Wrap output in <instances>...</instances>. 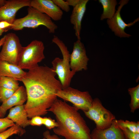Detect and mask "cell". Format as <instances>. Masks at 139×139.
Wrapping results in <instances>:
<instances>
[{
    "label": "cell",
    "mask_w": 139,
    "mask_h": 139,
    "mask_svg": "<svg viewBox=\"0 0 139 139\" xmlns=\"http://www.w3.org/2000/svg\"><path fill=\"white\" fill-rule=\"evenodd\" d=\"M52 68L38 66L29 70L20 80L26 89L27 100L24 105L28 118L44 116L57 99L56 94L62 89Z\"/></svg>",
    "instance_id": "6da1fadb"
},
{
    "label": "cell",
    "mask_w": 139,
    "mask_h": 139,
    "mask_svg": "<svg viewBox=\"0 0 139 139\" xmlns=\"http://www.w3.org/2000/svg\"><path fill=\"white\" fill-rule=\"evenodd\" d=\"M78 110L57 98L48 109L54 115L58 126L55 134L65 139H92L90 129Z\"/></svg>",
    "instance_id": "7a4b0ae2"
},
{
    "label": "cell",
    "mask_w": 139,
    "mask_h": 139,
    "mask_svg": "<svg viewBox=\"0 0 139 139\" xmlns=\"http://www.w3.org/2000/svg\"><path fill=\"white\" fill-rule=\"evenodd\" d=\"M52 41L58 46L63 56V59L56 57L53 59L51 62V68L57 75L62 88L64 89L70 86L72 79L76 73L70 69V54L64 42L56 36H54Z\"/></svg>",
    "instance_id": "3957f363"
},
{
    "label": "cell",
    "mask_w": 139,
    "mask_h": 139,
    "mask_svg": "<svg viewBox=\"0 0 139 139\" xmlns=\"http://www.w3.org/2000/svg\"><path fill=\"white\" fill-rule=\"evenodd\" d=\"M28 14L25 16L16 19L10 29L21 30L24 28L34 29L40 25L45 27L50 33H54L58 28L57 25L46 14L34 8L28 7Z\"/></svg>",
    "instance_id": "277c9868"
},
{
    "label": "cell",
    "mask_w": 139,
    "mask_h": 139,
    "mask_svg": "<svg viewBox=\"0 0 139 139\" xmlns=\"http://www.w3.org/2000/svg\"><path fill=\"white\" fill-rule=\"evenodd\" d=\"M45 46L41 41L35 40L26 47H23L17 65L22 69L28 70L37 67L45 58Z\"/></svg>",
    "instance_id": "5b68a950"
},
{
    "label": "cell",
    "mask_w": 139,
    "mask_h": 139,
    "mask_svg": "<svg viewBox=\"0 0 139 139\" xmlns=\"http://www.w3.org/2000/svg\"><path fill=\"white\" fill-rule=\"evenodd\" d=\"M56 95L64 101L71 102L77 109L83 111L88 110L93 100L88 91H81L70 86L58 91Z\"/></svg>",
    "instance_id": "8992f818"
},
{
    "label": "cell",
    "mask_w": 139,
    "mask_h": 139,
    "mask_svg": "<svg viewBox=\"0 0 139 139\" xmlns=\"http://www.w3.org/2000/svg\"><path fill=\"white\" fill-rule=\"evenodd\" d=\"M83 112L86 117L94 121L98 129H103L109 127L115 119V116L103 106L97 98L93 99L88 110Z\"/></svg>",
    "instance_id": "52a82bcc"
},
{
    "label": "cell",
    "mask_w": 139,
    "mask_h": 139,
    "mask_svg": "<svg viewBox=\"0 0 139 139\" xmlns=\"http://www.w3.org/2000/svg\"><path fill=\"white\" fill-rule=\"evenodd\" d=\"M5 40L0 52V60L17 65L22 48L18 36L10 33L6 35Z\"/></svg>",
    "instance_id": "ba28073f"
},
{
    "label": "cell",
    "mask_w": 139,
    "mask_h": 139,
    "mask_svg": "<svg viewBox=\"0 0 139 139\" xmlns=\"http://www.w3.org/2000/svg\"><path fill=\"white\" fill-rule=\"evenodd\" d=\"M128 2V0H120L119 3V5L113 16L111 19L107 20V23L109 28L116 36L121 38H128L131 36L125 32V29L126 27H130L139 21L138 17L133 22L126 23L121 18V10L123 7L127 4Z\"/></svg>",
    "instance_id": "9c48e42d"
},
{
    "label": "cell",
    "mask_w": 139,
    "mask_h": 139,
    "mask_svg": "<svg viewBox=\"0 0 139 139\" xmlns=\"http://www.w3.org/2000/svg\"><path fill=\"white\" fill-rule=\"evenodd\" d=\"M89 59L85 48L81 40H77L73 44V49L70 54V67L71 70L76 72L87 69Z\"/></svg>",
    "instance_id": "30bf717a"
},
{
    "label": "cell",
    "mask_w": 139,
    "mask_h": 139,
    "mask_svg": "<svg viewBox=\"0 0 139 139\" xmlns=\"http://www.w3.org/2000/svg\"><path fill=\"white\" fill-rule=\"evenodd\" d=\"M30 0H10L0 8V21H5L12 24L16 13L21 8L30 6Z\"/></svg>",
    "instance_id": "8fae6325"
},
{
    "label": "cell",
    "mask_w": 139,
    "mask_h": 139,
    "mask_svg": "<svg viewBox=\"0 0 139 139\" xmlns=\"http://www.w3.org/2000/svg\"><path fill=\"white\" fill-rule=\"evenodd\" d=\"M30 6L46 14L55 21L61 20L63 16L62 11L52 0H31Z\"/></svg>",
    "instance_id": "7c38bea8"
},
{
    "label": "cell",
    "mask_w": 139,
    "mask_h": 139,
    "mask_svg": "<svg viewBox=\"0 0 139 139\" xmlns=\"http://www.w3.org/2000/svg\"><path fill=\"white\" fill-rule=\"evenodd\" d=\"M115 119L107 128L94 129L91 133L92 139H127L122 131L117 125Z\"/></svg>",
    "instance_id": "4fadbf2b"
},
{
    "label": "cell",
    "mask_w": 139,
    "mask_h": 139,
    "mask_svg": "<svg viewBox=\"0 0 139 139\" xmlns=\"http://www.w3.org/2000/svg\"><path fill=\"white\" fill-rule=\"evenodd\" d=\"M88 0H80L73 7L70 16V22L73 26L75 34L77 40H81L82 21L85 12Z\"/></svg>",
    "instance_id": "5bb4252c"
},
{
    "label": "cell",
    "mask_w": 139,
    "mask_h": 139,
    "mask_svg": "<svg viewBox=\"0 0 139 139\" xmlns=\"http://www.w3.org/2000/svg\"><path fill=\"white\" fill-rule=\"evenodd\" d=\"M27 100V95L25 88L20 86L11 96L0 106V114L4 117L8 109L14 106L22 105Z\"/></svg>",
    "instance_id": "9a60e30c"
},
{
    "label": "cell",
    "mask_w": 139,
    "mask_h": 139,
    "mask_svg": "<svg viewBox=\"0 0 139 139\" xmlns=\"http://www.w3.org/2000/svg\"><path fill=\"white\" fill-rule=\"evenodd\" d=\"M21 127L24 128L30 125L24 105H19L11 108L6 117Z\"/></svg>",
    "instance_id": "2e32d148"
},
{
    "label": "cell",
    "mask_w": 139,
    "mask_h": 139,
    "mask_svg": "<svg viewBox=\"0 0 139 139\" xmlns=\"http://www.w3.org/2000/svg\"><path fill=\"white\" fill-rule=\"evenodd\" d=\"M26 72L17 65L0 60V77H12L20 81Z\"/></svg>",
    "instance_id": "e0dca14e"
},
{
    "label": "cell",
    "mask_w": 139,
    "mask_h": 139,
    "mask_svg": "<svg viewBox=\"0 0 139 139\" xmlns=\"http://www.w3.org/2000/svg\"><path fill=\"white\" fill-rule=\"evenodd\" d=\"M99 2L101 4L103 11L100 19H110L114 16L116 10L115 7L117 4L116 0H99Z\"/></svg>",
    "instance_id": "ac0fdd59"
},
{
    "label": "cell",
    "mask_w": 139,
    "mask_h": 139,
    "mask_svg": "<svg viewBox=\"0 0 139 139\" xmlns=\"http://www.w3.org/2000/svg\"><path fill=\"white\" fill-rule=\"evenodd\" d=\"M128 91L131 98L129 105L131 111L134 113L139 108V84L135 87L129 88Z\"/></svg>",
    "instance_id": "d6986e66"
},
{
    "label": "cell",
    "mask_w": 139,
    "mask_h": 139,
    "mask_svg": "<svg viewBox=\"0 0 139 139\" xmlns=\"http://www.w3.org/2000/svg\"><path fill=\"white\" fill-rule=\"evenodd\" d=\"M0 87L16 91L20 86L16 79L11 77L0 76Z\"/></svg>",
    "instance_id": "ffe728a7"
},
{
    "label": "cell",
    "mask_w": 139,
    "mask_h": 139,
    "mask_svg": "<svg viewBox=\"0 0 139 139\" xmlns=\"http://www.w3.org/2000/svg\"><path fill=\"white\" fill-rule=\"evenodd\" d=\"M25 132V131L22 127L15 124L9 129L0 133V139H7L14 134L21 136Z\"/></svg>",
    "instance_id": "44dd1931"
},
{
    "label": "cell",
    "mask_w": 139,
    "mask_h": 139,
    "mask_svg": "<svg viewBox=\"0 0 139 139\" xmlns=\"http://www.w3.org/2000/svg\"><path fill=\"white\" fill-rule=\"evenodd\" d=\"M115 122L119 127L126 128L133 132L137 133L136 128V122L128 120L125 121L121 119H115Z\"/></svg>",
    "instance_id": "7402d4cb"
},
{
    "label": "cell",
    "mask_w": 139,
    "mask_h": 139,
    "mask_svg": "<svg viewBox=\"0 0 139 139\" xmlns=\"http://www.w3.org/2000/svg\"><path fill=\"white\" fill-rule=\"evenodd\" d=\"M15 91L0 87V102L3 103L6 102Z\"/></svg>",
    "instance_id": "603a6c76"
},
{
    "label": "cell",
    "mask_w": 139,
    "mask_h": 139,
    "mask_svg": "<svg viewBox=\"0 0 139 139\" xmlns=\"http://www.w3.org/2000/svg\"><path fill=\"white\" fill-rule=\"evenodd\" d=\"M15 124L12 120L6 117L0 118V133L6 130L8 128L11 127Z\"/></svg>",
    "instance_id": "cb8c5ba5"
},
{
    "label": "cell",
    "mask_w": 139,
    "mask_h": 139,
    "mask_svg": "<svg viewBox=\"0 0 139 139\" xmlns=\"http://www.w3.org/2000/svg\"><path fill=\"white\" fill-rule=\"evenodd\" d=\"M54 3L62 11L68 12L70 10V6L66 1L63 0H52Z\"/></svg>",
    "instance_id": "d4e9b609"
},
{
    "label": "cell",
    "mask_w": 139,
    "mask_h": 139,
    "mask_svg": "<svg viewBox=\"0 0 139 139\" xmlns=\"http://www.w3.org/2000/svg\"><path fill=\"white\" fill-rule=\"evenodd\" d=\"M43 125L49 129H53L58 126L57 123L55 120L49 117L43 118Z\"/></svg>",
    "instance_id": "484cf974"
},
{
    "label": "cell",
    "mask_w": 139,
    "mask_h": 139,
    "mask_svg": "<svg viewBox=\"0 0 139 139\" xmlns=\"http://www.w3.org/2000/svg\"><path fill=\"white\" fill-rule=\"evenodd\" d=\"M119 128L122 131L127 139H139V133L133 132L126 128Z\"/></svg>",
    "instance_id": "4316f807"
},
{
    "label": "cell",
    "mask_w": 139,
    "mask_h": 139,
    "mask_svg": "<svg viewBox=\"0 0 139 139\" xmlns=\"http://www.w3.org/2000/svg\"><path fill=\"white\" fill-rule=\"evenodd\" d=\"M43 118L39 116H36L32 118L30 120V125L32 126H40L43 125Z\"/></svg>",
    "instance_id": "83f0119b"
},
{
    "label": "cell",
    "mask_w": 139,
    "mask_h": 139,
    "mask_svg": "<svg viewBox=\"0 0 139 139\" xmlns=\"http://www.w3.org/2000/svg\"><path fill=\"white\" fill-rule=\"evenodd\" d=\"M43 136L46 139H61L56 134H51L48 130L44 132Z\"/></svg>",
    "instance_id": "f1b7e54d"
},
{
    "label": "cell",
    "mask_w": 139,
    "mask_h": 139,
    "mask_svg": "<svg viewBox=\"0 0 139 139\" xmlns=\"http://www.w3.org/2000/svg\"><path fill=\"white\" fill-rule=\"evenodd\" d=\"M13 25L12 24L5 21H0V29L5 30L6 31L10 29Z\"/></svg>",
    "instance_id": "f546056e"
},
{
    "label": "cell",
    "mask_w": 139,
    "mask_h": 139,
    "mask_svg": "<svg viewBox=\"0 0 139 139\" xmlns=\"http://www.w3.org/2000/svg\"><path fill=\"white\" fill-rule=\"evenodd\" d=\"M80 0H67L66 1L70 6L74 7L79 3Z\"/></svg>",
    "instance_id": "4dcf8cb0"
},
{
    "label": "cell",
    "mask_w": 139,
    "mask_h": 139,
    "mask_svg": "<svg viewBox=\"0 0 139 139\" xmlns=\"http://www.w3.org/2000/svg\"><path fill=\"white\" fill-rule=\"evenodd\" d=\"M6 37V35L4 36L0 40V47L2 46L3 44L5 41Z\"/></svg>",
    "instance_id": "1f68e13d"
},
{
    "label": "cell",
    "mask_w": 139,
    "mask_h": 139,
    "mask_svg": "<svg viewBox=\"0 0 139 139\" xmlns=\"http://www.w3.org/2000/svg\"><path fill=\"white\" fill-rule=\"evenodd\" d=\"M6 1L0 0V8L3 6L6 3Z\"/></svg>",
    "instance_id": "d6a6232c"
},
{
    "label": "cell",
    "mask_w": 139,
    "mask_h": 139,
    "mask_svg": "<svg viewBox=\"0 0 139 139\" xmlns=\"http://www.w3.org/2000/svg\"><path fill=\"white\" fill-rule=\"evenodd\" d=\"M136 133H139V122L137 121L136 122Z\"/></svg>",
    "instance_id": "836d02e7"
},
{
    "label": "cell",
    "mask_w": 139,
    "mask_h": 139,
    "mask_svg": "<svg viewBox=\"0 0 139 139\" xmlns=\"http://www.w3.org/2000/svg\"><path fill=\"white\" fill-rule=\"evenodd\" d=\"M6 32V31L5 30L0 29V36L2 34V33L4 32Z\"/></svg>",
    "instance_id": "e575fe53"
},
{
    "label": "cell",
    "mask_w": 139,
    "mask_h": 139,
    "mask_svg": "<svg viewBox=\"0 0 139 139\" xmlns=\"http://www.w3.org/2000/svg\"><path fill=\"white\" fill-rule=\"evenodd\" d=\"M0 118H2L1 115L0 114Z\"/></svg>",
    "instance_id": "d590c367"
},
{
    "label": "cell",
    "mask_w": 139,
    "mask_h": 139,
    "mask_svg": "<svg viewBox=\"0 0 139 139\" xmlns=\"http://www.w3.org/2000/svg\"><path fill=\"white\" fill-rule=\"evenodd\" d=\"M42 139H46L44 137Z\"/></svg>",
    "instance_id": "8d00e7d4"
}]
</instances>
